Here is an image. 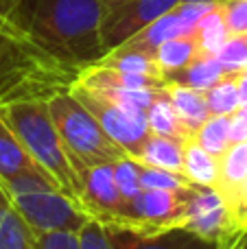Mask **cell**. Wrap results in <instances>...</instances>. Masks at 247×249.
I'll return each instance as SVG.
<instances>
[{
    "label": "cell",
    "instance_id": "cell-10",
    "mask_svg": "<svg viewBox=\"0 0 247 249\" xmlns=\"http://www.w3.org/2000/svg\"><path fill=\"white\" fill-rule=\"evenodd\" d=\"M114 249H217V243L197 236L179 225L164 230H134L125 225H105Z\"/></svg>",
    "mask_w": 247,
    "mask_h": 249
},
{
    "label": "cell",
    "instance_id": "cell-5",
    "mask_svg": "<svg viewBox=\"0 0 247 249\" xmlns=\"http://www.w3.org/2000/svg\"><path fill=\"white\" fill-rule=\"evenodd\" d=\"M0 184L35 234L79 232L90 221L81 203L61 193L42 173H24L0 179Z\"/></svg>",
    "mask_w": 247,
    "mask_h": 249
},
{
    "label": "cell",
    "instance_id": "cell-30",
    "mask_svg": "<svg viewBox=\"0 0 247 249\" xmlns=\"http://www.w3.org/2000/svg\"><path fill=\"white\" fill-rule=\"evenodd\" d=\"M0 16H4L7 20L18 22L24 26L26 18V0H0ZM26 29V26H24Z\"/></svg>",
    "mask_w": 247,
    "mask_h": 249
},
{
    "label": "cell",
    "instance_id": "cell-33",
    "mask_svg": "<svg viewBox=\"0 0 247 249\" xmlns=\"http://www.w3.org/2000/svg\"><path fill=\"white\" fill-rule=\"evenodd\" d=\"M182 2H208V4H217V2H228V0H182Z\"/></svg>",
    "mask_w": 247,
    "mask_h": 249
},
{
    "label": "cell",
    "instance_id": "cell-31",
    "mask_svg": "<svg viewBox=\"0 0 247 249\" xmlns=\"http://www.w3.org/2000/svg\"><path fill=\"white\" fill-rule=\"evenodd\" d=\"M243 228H247V184H245L243 193H241L239 201H236L234 212H232V232L243 230Z\"/></svg>",
    "mask_w": 247,
    "mask_h": 249
},
{
    "label": "cell",
    "instance_id": "cell-2",
    "mask_svg": "<svg viewBox=\"0 0 247 249\" xmlns=\"http://www.w3.org/2000/svg\"><path fill=\"white\" fill-rule=\"evenodd\" d=\"M79 70L48 55L18 22L0 16V101L13 96H53L68 90Z\"/></svg>",
    "mask_w": 247,
    "mask_h": 249
},
{
    "label": "cell",
    "instance_id": "cell-27",
    "mask_svg": "<svg viewBox=\"0 0 247 249\" xmlns=\"http://www.w3.org/2000/svg\"><path fill=\"white\" fill-rule=\"evenodd\" d=\"M79 243H81V249H114L105 225L96 219H90L79 230Z\"/></svg>",
    "mask_w": 247,
    "mask_h": 249
},
{
    "label": "cell",
    "instance_id": "cell-14",
    "mask_svg": "<svg viewBox=\"0 0 247 249\" xmlns=\"http://www.w3.org/2000/svg\"><path fill=\"white\" fill-rule=\"evenodd\" d=\"M164 94L173 103L177 116L186 124V129L195 136V131L206 123L210 116L208 99H206V90H197V88L184 86L179 81H166L164 83Z\"/></svg>",
    "mask_w": 247,
    "mask_h": 249
},
{
    "label": "cell",
    "instance_id": "cell-28",
    "mask_svg": "<svg viewBox=\"0 0 247 249\" xmlns=\"http://www.w3.org/2000/svg\"><path fill=\"white\" fill-rule=\"evenodd\" d=\"M223 16L230 35L247 33V0H228L223 2Z\"/></svg>",
    "mask_w": 247,
    "mask_h": 249
},
{
    "label": "cell",
    "instance_id": "cell-21",
    "mask_svg": "<svg viewBox=\"0 0 247 249\" xmlns=\"http://www.w3.org/2000/svg\"><path fill=\"white\" fill-rule=\"evenodd\" d=\"M147 118H149V129L151 133H158V136L164 138H173V140L179 142H188L193 138V133L186 129V124L182 123V118L177 116L173 103L169 101V96L162 92L153 105L147 109Z\"/></svg>",
    "mask_w": 247,
    "mask_h": 249
},
{
    "label": "cell",
    "instance_id": "cell-32",
    "mask_svg": "<svg viewBox=\"0 0 247 249\" xmlns=\"http://www.w3.org/2000/svg\"><path fill=\"white\" fill-rule=\"evenodd\" d=\"M217 249H247V228L230 232L228 236H223L219 241Z\"/></svg>",
    "mask_w": 247,
    "mask_h": 249
},
{
    "label": "cell",
    "instance_id": "cell-20",
    "mask_svg": "<svg viewBox=\"0 0 247 249\" xmlns=\"http://www.w3.org/2000/svg\"><path fill=\"white\" fill-rule=\"evenodd\" d=\"M193 35L197 37L201 57H217V53L230 37V29H228L226 16H223V2L212 4V9L199 20Z\"/></svg>",
    "mask_w": 247,
    "mask_h": 249
},
{
    "label": "cell",
    "instance_id": "cell-1",
    "mask_svg": "<svg viewBox=\"0 0 247 249\" xmlns=\"http://www.w3.org/2000/svg\"><path fill=\"white\" fill-rule=\"evenodd\" d=\"M103 0H26L24 26L55 59L81 70L105 55Z\"/></svg>",
    "mask_w": 247,
    "mask_h": 249
},
{
    "label": "cell",
    "instance_id": "cell-18",
    "mask_svg": "<svg viewBox=\"0 0 247 249\" xmlns=\"http://www.w3.org/2000/svg\"><path fill=\"white\" fill-rule=\"evenodd\" d=\"M199 57H201V51L195 35H179V37L166 39L156 51V61L166 79H171L179 70L188 68Z\"/></svg>",
    "mask_w": 247,
    "mask_h": 249
},
{
    "label": "cell",
    "instance_id": "cell-15",
    "mask_svg": "<svg viewBox=\"0 0 247 249\" xmlns=\"http://www.w3.org/2000/svg\"><path fill=\"white\" fill-rule=\"evenodd\" d=\"M0 249H37V236L22 219L2 184H0Z\"/></svg>",
    "mask_w": 247,
    "mask_h": 249
},
{
    "label": "cell",
    "instance_id": "cell-4",
    "mask_svg": "<svg viewBox=\"0 0 247 249\" xmlns=\"http://www.w3.org/2000/svg\"><path fill=\"white\" fill-rule=\"evenodd\" d=\"M48 109L77 173L127 158V151L101 127L77 96L70 94V90H59L48 96Z\"/></svg>",
    "mask_w": 247,
    "mask_h": 249
},
{
    "label": "cell",
    "instance_id": "cell-26",
    "mask_svg": "<svg viewBox=\"0 0 247 249\" xmlns=\"http://www.w3.org/2000/svg\"><path fill=\"white\" fill-rule=\"evenodd\" d=\"M114 177L116 184L121 188L123 197L127 201H131L134 197H138L142 193V184H140V164L134 158H123L118 162H114Z\"/></svg>",
    "mask_w": 247,
    "mask_h": 249
},
{
    "label": "cell",
    "instance_id": "cell-3",
    "mask_svg": "<svg viewBox=\"0 0 247 249\" xmlns=\"http://www.w3.org/2000/svg\"><path fill=\"white\" fill-rule=\"evenodd\" d=\"M0 116L9 123L26 153L35 160L44 175L68 197L79 201L81 181L53 123L46 96H13L0 101Z\"/></svg>",
    "mask_w": 247,
    "mask_h": 249
},
{
    "label": "cell",
    "instance_id": "cell-8",
    "mask_svg": "<svg viewBox=\"0 0 247 249\" xmlns=\"http://www.w3.org/2000/svg\"><path fill=\"white\" fill-rule=\"evenodd\" d=\"M81 193L79 203L90 214V219L101 221L103 225H118L125 219L127 199L114 177V164H101L79 173Z\"/></svg>",
    "mask_w": 247,
    "mask_h": 249
},
{
    "label": "cell",
    "instance_id": "cell-13",
    "mask_svg": "<svg viewBox=\"0 0 247 249\" xmlns=\"http://www.w3.org/2000/svg\"><path fill=\"white\" fill-rule=\"evenodd\" d=\"M247 184V140L232 142L230 149L221 158V171H219L217 193L221 195L223 203L230 210V216L236 208L241 193Z\"/></svg>",
    "mask_w": 247,
    "mask_h": 249
},
{
    "label": "cell",
    "instance_id": "cell-6",
    "mask_svg": "<svg viewBox=\"0 0 247 249\" xmlns=\"http://www.w3.org/2000/svg\"><path fill=\"white\" fill-rule=\"evenodd\" d=\"M68 90L101 123V127L127 151L129 158H136L142 151L147 138L151 136L147 109L136 107V105H125L121 101L112 99V96L103 94V92L92 90V88L81 86L77 81L70 83Z\"/></svg>",
    "mask_w": 247,
    "mask_h": 249
},
{
    "label": "cell",
    "instance_id": "cell-25",
    "mask_svg": "<svg viewBox=\"0 0 247 249\" xmlns=\"http://www.w3.org/2000/svg\"><path fill=\"white\" fill-rule=\"evenodd\" d=\"M140 184H142V188L173 190V193H188V190L197 188V184H193L186 175L162 171V168H153V166H147V164H140Z\"/></svg>",
    "mask_w": 247,
    "mask_h": 249
},
{
    "label": "cell",
    "instance_id": "cell-34",
    "mask_svg": "<svg viewBox=\"0 0 247 249\" xmlns=\"http://www.w3.org/2000/svg\"><path fill=\"white\" fill-rule=\"evenodd\" d=\"M107 7H114V4H118V2H125V0H103Z\"/></svg>",
    "mask_w": 247,
    "mask_h": 249
},
{
    "label": "cell",
    "instance_id": "cell-11",
    "mask_svg": "<svg viewBox=\"0 0 247 249\" xmlns=\"http://www.w3.org/2000/svg\"><path fill=\"white\" fill-rule=\"evenodd\" d=\"M179 228L191 230L197 236L219 245V241L232 232V216L217 190L199 186L188 199Z\"/></svg>",
    "mask_w": 247,
    "mask_h": 249
},
{
    "label": "cell",
    "instance_id": "cell-7",
    "mask_svg": "<svg viewBox=\"0 0 247 249\" xmlns=\"http://www.w3.org/2000/svg\"><path fill=\"white\" fill-rule=\"evenodd\" d=\"M199 188V186H197ZM197 188L188 193H173V190H156L142 188L138 197L127 201L125 219L118 225L134 230H164L179 225L186 212L188 199Z\"/></svg>",
    "mask_w": 247,
    "mask_h": 249
},
{
    "label": "cell",
    "instance_id": "cell-17",
    "mask_svg": "<svg viewBox=\"0 0 247 249\" xmlns=\"http://www.w3.org/2000/svg\"><path fill=\"white\" fill-rule=\"evenodd\" d=\"M184 144L186 142L151 133L144 142L142 151L134 160H138L140 164H147V166L184 175Z\"/></svg>",
    "mask_w": 247,
    "mask_h": 249
},
{
    "label": "cell",
    "instance_id": "cell-29",
    "mask_svg": "<svg viewBox=\"0 0 247 249\" xmlns=\"http://www.w3.org/2000/svg\"><path fill=\"white\" fill-rule=\"evenodd\" d=\"M35 236H37V249H81L79 232H48Z\"/></svg>",
    "mask_w": 247,
    "mask_h": 249
},
{
    "label": "cell",
    "instance_id": "cell-16",
    "mask_svg": "<svg viewBox=\"0 0 247 249\" xmlns=\"http://www.w3.org/2000/svg\"><path fill=\"white\" fill-rule=\"evenodd\" d=\"M24 173H42L44 175V171L26 153V149L18 140L9 123L0 116V179H11V177L24 175Z\"/></svg>",
    "mask_w": 247,
    "mask_h": 249
},
{
    "label": "cell",
    "instance_id": "cell-22",
    "mask_svg": "<svg viewBox=\"0 0 247 249\" xmlns=\"http://www.w3.org/2000/svg\"><path fill=\"white\" fill-rule=\"evenodd\" d=\"M230 127H232V116L230 114L208 116L206 118V123L195 131L193 140H195L201 149H206L208 153H212L214 158L221 160L223 153H226V151L230 149V144H232Z\"/></svg>",
    "mask_w": 247,
    "mask_h": 249
},
{
    "label": "cell",
    "instance_id": "cell-12",
    "mask_svg": "<svg viewBox=\"0 0 247 249\" xmlns=\"http://www.w3.org/2000/svg\"><path fill=\"white\" fill-rule=\"evenodd\" d=\"M179 35H193L188 31L184 16L179 11V4L173 11L164 13L162 18H158L156 22L147 24L142 31L129 37L127 42H123L118 46V51H138V53H147V55H156V51L166 42V39L179 37ZM116 51V48H114Z\"/></svg>",
    "mask_w": 247,
    "mask_h": 249
},
{
    "label": "cell",
    "instance_id": "cell-9",
    "mask_svg": "<svg viewBox=\"0 0 247 249\" xmlns=\"http://www.w3.org/2000/svg\"><path fill=\"white\" fill-rule=\"evenodd\" d=\"M182 0H125L107 7L103 20V48L105 53L118 48L123 42L134 37L147 24L156 22L164 13L173 11Z\"/></svg>",
    "mask_w": 247,
    "mask_h": 249
},
{
    "label": "cell",
    "instance_id": "cell-24",
    "mask_svg": "<svg viewBox=\"0 0 247 249\" xmlns=\"http://www.w3.org/2000/svg\"><path fill=\"white\" fill-rule=\"evenodd\" d=\"M239 77L241 72H230L219 83H214L210 90H206L210 116H219V114L234 116L241 109L243 103H241V94H239Z\"/></svg>",
    "mask_w": 247,
    "mask_h": 249
},
{
    "label": "cell",
    "instance_id": "cell-19",
    "mask_svg": "<svg viewBox=\"0 0 247 249\" xmlns=\"http://www.w3.org/2000/svg\"><path fill=\"white\" fill-rule=\"evenodd\" d=\"M219 171H221V160L201 149L193 138L184 144V175L193 184L201 188H217Z\"/></svg>",
    "mask_w": 247,
    "mask_h": 249
},
{
    "label": "cell",
    "instance_id": "cell-23",
    "mask_svg": "<svg viewBox=\"0 0 247 249\" xmlns=\"http://www.w3.org/2000/svg\"><path fill=\"white\" fill-rule=\"evenodd\" d=\"M228 70L223 68V64L217 57H199L197 61H193L188 68L175 72L169 81H179L184 86L197 88V90H210L214 83H219L223 77H228Z\"/></svg>",
    "mask_w": 247,
    "mask_h": 249
}]
</instances>
